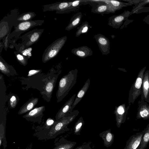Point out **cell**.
Segmentation results:
<instances>
[{"mask_svg": "<svg viewBox=\"0 0 149 149\" xmlns=\"http://www.w3.org/2000/svg\"><path fill=\"white\" fill-rule=\"evenodd\" d=\"M142 82V80L139 77L137 78L135 85V87L137 89L140 88L141 87Z\"/></svg>", "mask_w": 149, "mask_h": 149, "instance_id": "30", "label": "cell"}, {"mask_svg": "<svg viewBox=\"0 0 149 149\" xmlns=\"http://www.w3.org/2000/svg\"><path fill=\"white\" fill-rule=\"evenodd\" d=\"M55 82V79H52L49 81L46 85L45 87V92L47 94L51 95L52 94L54 88V83Z\"/></svg>", "mask_w": 149, "mask_h": 149, "instance_id": "23", "label": "cell"}, {"mask_svg": "<svg viewBox=\"0 0 149 149\" xmlns=\"http://www.w3.org/2000/svg\"><path fill=\"white\" fill-rule=\"evenodd\" d=\"M146 129L140 132L136 133L130 137L127 141L124 149H136L139 145Z\"/></svg>", "mask_w": 149, "mask_h": 149, "instance_id": "10", "label": "cell"}, {"mask_svg": "<svg viewBox=\"0 0 149 149\" xmlns=\"http://www.w3.org/2000/svg\"><path fill=\"white\" fill-rule=\"evenodd\" d=\"M79 111L74 110L67 114L60 121H55L53 125L48 129L39 130L34 135L40 140L49 139L55 138L63 132L67 125L77 116Z\"/></svg>", "mask_w": 149, "mask_h": 149, "instance_id": "1", "label": "cell"}, {"mask_svg": "<svg viewBox=\"0 0 149 149\" xmlns=\"http://www.w3.org/2000/svg\"><path fill=\"white\" fill-rule=\"evenodd\" d=\"M78 72L77 69H72L60 80L56 94L58 102L62 100L76 84Z\"/></svg>", "mask_w": 149, "mask_h": 149, "instance_id": "2", "label": "cell"}, {"mask_svg": "<svg viewBox=\"0 0 149 149\" xmlns=\"http://www.w3.org/2000/svg\"><path fill=\"white\" fill-rule=\"evenodd\" d=\"M67 38V36L59 38L48 46L42 55V62L45 63L56 56L64 45Z\"/></svg>", "mask_w": 149, "mask_h": 149, "instance_id": "3", "label": "cell"}, {"mask_svg": "<svg viewBox=\"0 0 149 149\" xmlns=\"http://www.w3.org/2000/svg\"><path fill=\"white\" fill-rule=\"evenodd\" d=\"M0 70L3 73L7 75H13L17 74L14 68L11 65L8 64L0 56Z\"/></svg>", "mask_w": 149, "mask_h": 149, "instance_id": "15", "label": "cell"}, {"mask_svg": "<svg viewBox=\"0 0 149 149\" xmlns=\"http://www.w3.org/2000/svg\"><path fill=\"white\" fill-rule=\"evenodd\" d=\"M72 2L64 1L57 2L53 4L46 6L45 11L56 10V13H64L70 12V7Z\"/></svg>", "mask_w": 149, "mask_h": 149, "instance_id": "7", "label": "cell"}, {"mask_svg": "<svg viewBox=\"0 0 149 149\" xmlns=\"http://www.w3.org/2000/svg\"><path fill=\"white\" fill-rule=\"evenodd\" d=\"M90 26L88 22L86 21L83 23L77 28V30L75 34L76 37H78L82 34L87 33L89 29Z\"/></svg>", "mask_w": 149, "mask_h": 149, "instance_id": "21", "label": "cell"}, {"mask_svg": "<svg viewBox=\"0 0 149 149\" xmlns=\"http://www.w3.org/2000/svg\"><path fill=\"white\" fill-rule=\"evenodd\" d=\"M45 109V106L36 107L27 112L23 117L28 121L39 124L41 122Z\"/></svg>", "mask_w": 149, "mask_h": 149, "instance_id": "4", "label": "cell"}, {"mask_svg": "<svg viewBox=\"0 0 149 149\" xmlns=\"http://www.w3.org/2000/svg\"><path fill=\"white\" fill-rule=\"evenodd\" d=\"M116 111V113H117L118 115H122L124 112V109L122 105L119 106Z\"/></svg>", "mask_w": 149, "mask_h": 149, "instance_id": "29", "label": "cell"}, {"mask_svg": "<svg viewBox=\"0 0 149 149\" xmlns=\"http://www.w3.org/2000/svg\"><path fill=\"white\" fill-rule=\"evenodd\" d=\"M9 35H8L7 36V37L6 38V40H5V42H4V46L6 48L7 47V42H8V36Z\"/></svg>", "mask_w": 149, "mask_h": 149, "instance_id": "36", "label": "cell"}, {"mask_svg": "<svg viewBox=\"0 0 149 149\" xmlns=\"http://www.w3.org/2000/svg\"><path fill=\"white\" fill-rule=\"evenodd\" d=\"M38 101V99L37 97H32L30 99L20 108L18 114H22L31 110L37 104Z\"/></svg>", "mask_w": 149, "mask_h": 149, "instance_id": "14", "label": "cell"}, {"mask_svg": "<svg viewBox=\"0 0 149 149\" xmlns=\"http://www.w3.org/2000/svg\"><path fill=\"white\" fill-rule=\"evenodd\" d=\"M149 113L148 111L144 110L140 112V115L142 118H145L148 115Z\"/></svg>", "mask_w": 149, "mask_h": 149, "instance_id": "32", "label": "cell"}, {"mask_svg": "<svg viewBox=\"0 0 149 149\" xmlns=\"http://www.w3.org/2000/svg\"><path fill=\"white\" fill-rule=\"evenodd\" d=\"M40 70H31L29 71V72L28 74L27 75L28 76H30L35 74H37L39 72Z\"/></svg>", "mask_w": 149, "mask_h": 149, "instance_id": "31", "label": "cell"}, {"mask_svg": "<svg viewBox=\"0 0 149 149\" xmlns=\"http://www.w3.org/2000/svg\"><path fill=\"white\" fill-rule=\"evenodd\" d=\"M149 84L148 81H146L144 84V87L146 89H147L149 88Z\"/></svg>", "mask_w": 149, "mask_h": 149, "instance_id": "35", "label": "cell"}, {"mask_svg": "<svg viewBox=\"0 0 149 149\" xmlns=\"http://www.w3.org/2000/svg\"><path fill=\"white\" fill-rule=\"evenodd\" d=\"M31 149V148L30 147V148H27L26 149Z\"/></svg>", "mask_w": 149, "mask_h": 149, "instance_id": "37", "label": "cell"}, {"mask_svg": "<svg viewBox=\"0 0 149 149\" xmlns=\"http://www.w3.org/2000/svg\"><path fill=\"white\" fill-rule=\"evenodd\" d=\"M146 129L140 143L136 149H145L149 143V124Z\"/></svg>", "mask_w": 149, "mask_h": 149, "instance_id": "20", "label": "cell"}, {"mask_svg": "<svg viewBox=\"0 0 149 149\" xmlns=\"http://www.w3.org/2000/svg\"><path fill=\"white\" fill-rule=\"evenodd\" d=\"M149 3V0H140L139 3L137 6H136L134 8H133V10L131 12V15L132 12L133 13H135V12L138 9L139 10L142 8V7L146 4Z\"/></svg>", "mask_w": 149, "mask_h": 149, "instance_id": "25", "label": "cell"}, {"mask_svg": "<svg viewBox=\"0 0 149 149\" xmlns=\"http://www.w3.org/2000/svg\"><path fill=\"white\" fill-rule=\"evenodd\" d=\"M15 55L19 63L24 66L26 65L27 63V59L28 58L19 53L15 54Z\"/></svg>", "mask_w": 149, "mask_h": 149, "instance_id": "24", "label": "cell"}, {"mask_svg": "<svg viewBox=\"0 0 149 149\" xmlns=\"http://www.w3.org/2000/svg\"><path fill=\"white\" fill-rule=\"evenodd\" d=\"M76 96V95L74 94L59 110L55 116L56 121L61 120L67 114L72 112V107Z\"/></svg>", "mask_w": 149, "mask_h": 149, "instance_id": "9", "label": "cell"}, {"mask_svg": "<svg viewBox=\"0 0 149 149\" xmlns=\"http://www.w3.org/2000/svg\"><path fill=\"white\" fill-rule=\"evenodd\" d=\"M78 149H81V148H80Z\"/></svg>", "mask_w": 149, "mask_h": 149, "instance_id": "38", "label": "cell"}, {"mask_svg": "<svg viewBox=\"0 0 149 149\" xmlns=\"http://www.w3.org/2000/svg\"><path fill=\"white\" fill-rule=\"evenodd\" d=\"M71 52L74 54L81 58H85L93 54L91 49L86 46L73 48L71 50Z\"/></svg>", "mask_w": 149, "mask_h": 149, "instance_id": "12", "label": "cell"}, {"mask_svg": "<svg viewBox=\"0 0 149 149\" xmlns=\"http://www.w3.org/2000/svg\"><path fill=\"white\" fill-rule=\"evenodd\" d=\"M90 84V79L89 78H88L84 83L82 88L78 92L75 97L72 107L71 110L72 111L73 109L81 101L85 95L89 88Z\"/></svg>", "mask_w": 149, "mask_h": 149, "instance_id": "13", "label": "cell"}, {"mask_svg": "<svg viewBox=\"0 0 149 149\" xmlns=\"http://www.w3.org/2000/svg\"><path fill=\"white\" fill-rule=\"evenodd\" d=\"M130 15L131 12L130 11L125 10L121 14L112 16L109 18L108 25L113 28H119L123 22L128 19Z\"/></svg>", "mask_w": 149, "mask_h": 149, "instance_id": "5", "label": "cell"}, {"mask_svg": "<svg viewBox=\"0 0 149 149\" xmlns=\"http://www.w3.org/2000/svg\"><path fill=\"white\" fill-rule=\"evenodd\" d=\"M143 21L147 24H149V15H147L144 18Z\"/></svg>", "mask_w": 149, "mask_h": 149, "instance_id": "34", "label": "cell"}, {"mask_svg": "<svg viewBox=\"0 0 149 149\" xmlns=\"http://www.w3.org/2000/svg\"><path fill=\"white\" fill-rule=\"evenodd\" d=\"M99 49L102 55L110 53V42L109 40L104 35L99 33L94 36Z\"/></svg>", "mask_w": 149, "mask_h": 149, "instance_id": "6", "label": "cell"}, {"mask_svg": "<svg viewBox=\"0 0 149 149\" xmlns=\"http://www.w3.org/2000/svg\"><path fill=\"white\" fill-rule=\"evenodd\" d=\"M17 102V100L16 96L15 95H12L9 100V104L10 108H15L16 106Z\"/></svg>", "mask_w": 149, "mask_h": 149, "instance_id": "27", "label": "cell"}, {"mask_svg": "<svg viewBox=\"0 0 149 149\" xmlns=\"http://www.w3.org/2000/svg\"><path fill=\"white\" fill-rule=\"evenodd\" d=\"M43 29H40L34 30L32 31L31 34L29 35L28 41L26 43L23 45L25 48H27L31 45H33L39 40L42 34V33Z\"/></svg>", "mask_w": 149, "mask_h": 149, "instance_id": "16", "label": "cell"}, {"mask_svg": "<svg viewBox=\"0 0 149 149\" xmlns=\"http://www.w3.org/2000/svg\"><path fill=\"white\" fill-rule=\"evenodd\" d=\"M54 147L53 149H70L69 145L61 141V139L58 141H54Z\"/></svg>", "mask_w": 149, "mask_h": 149, "instance_id": "22", "label": "cell"}, {"mask_svg": "<svg viewBox=\"0 0 149 149\" xmlns=\"http://www.w3.org/2000/svg\"><path fill=\"white\" fill-rule=\"evenodd\" d=\"M92 11L95 13L102 15L114 13L115 12L110 5L105 1L104 3L99 4L93 7L92 9Z\"/></svg>", "mask_w": 149, "mask_h": 149, "instance_id": "11", "label": "cell"}, {"mask_svg": "<svg viewBox=\"0 0 149 149\" xmlns=\"http://www.w3.org/2000/svg\"><path fill=\"white\" fill-rule=\"evenodd\" d=\"M113 136L111 133H108L106 136V140L108 142H110L112 139Z\"/></svg>", "mask_w": 149, "mask_h": 149, "instance_id": "33", "label": "cell"}, {"mask_svg": "<svg viewBox=\"0 0 149 149\" xmlns=\"http://www.w3.org/2000/svg\"><path fill=\"white\" fill-rule=\"evenodd\" d=\"M44 20H30L21 22L15 26L14 33H22L29 30L33 27L41 25Z\"/></svg>", "mask_w": 149, "mask_h": 149, "instance_id": "8", "label": "cell"}, {"mask_svg": "<svg viewBox=\"0 0 149 149\" xmlns=\"http://www.w3.org/2000/svg\"><path fill=\"white\" fill-rule=\"evenodd\" d=\"M36 14L33 12H29L24 13L17 17L15 19L16 25L18 23L23 22L31 20L36 16Z\"/></svg>", "mask_w": 149, "mask_h": 149, "instance_id": "19", "label": "cell"}, {"mask_svg": "<svg viewBox=\"0 0 149 149\" xmlns=\"http://www.w3.org/2000/svg\"><path fill=\"white\" fill-rule=\"evenodd\" d=\"M32 50V48L31 47H29L24 49L21 52V53L24 56L29 58L32 55L31 53Z\"/></svg>", "mask_w": 149, "mask_h": 149, "instance_id": "28", "label": "cell"}, {"mask_svg": "<svg viewBox=\"0 0 149 149\" xmlns=\"http://www.w3.org/2000/svg\"><path fill=\"white\" fill-rule=\"evenodd\" d=\"M55 122L54 120L52 118H48L46 120L44 126L40 128V130L49 128L53 125Z\"/></svg>", "mask_w": 149, "mask_h": 149, "instance_id": "26", "label": "cell"}, {"mask_svg": "<svg viewBox=\"0 0 149 149\" xmlns=\"http://www.w3.org/2000/svg\"><path fill=\"white\" fill-rule=\"evenodd\" d=\"M82 15L79 12L75 14L71 18L70 22L65 28V30L70 31L78 26L80 23Z\"/></svg>", "mask_w": 149, "mask_h": 149, "instance_id": "17", "label": "cell"}, {"mask_svg": "<svg viewBox=\"0 0 149 149\" xmlns=\"http://www.w3.org/2000/svg\"><path fill=\"white\" fill-rule=\"evenodd\" d=\"M105 1L108 3L115 12L116 10H120L123 7L127 6H132V4L129 3L124 2L120 1L115 0H108Z\"/></svg>", "mask_w": 149, "mask_h": 149, "instance_id": "18", "label": "cell"}]
</instances>
